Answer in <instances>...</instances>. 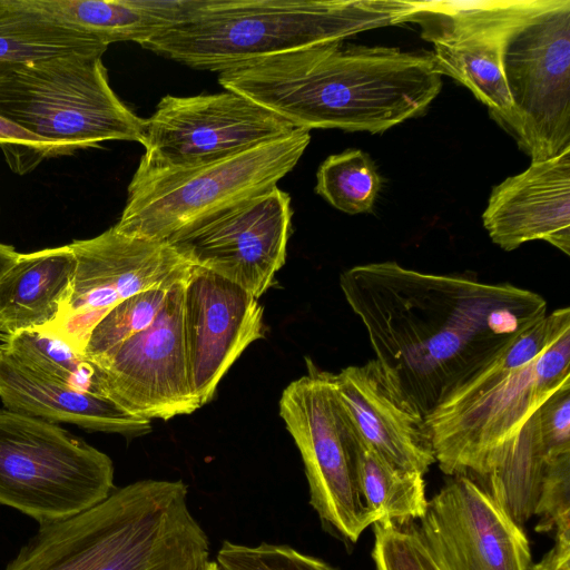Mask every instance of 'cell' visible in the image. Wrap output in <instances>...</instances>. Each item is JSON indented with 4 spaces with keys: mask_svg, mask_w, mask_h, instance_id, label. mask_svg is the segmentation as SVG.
Returning a JSON list of instances; mask_svg holds the SVG:
<instances>
[{
    "mask_svg": "<svg viewBox=\"0 0 570 570\" xmlns=\"http://www.w3.org/2000/svg\"><path fill=\"white\" fill-rule=\"evenodd\" d=\"M340 286L375 360L424 419L547 315L546 299L530 289L391 261L353 266Z\"/></svg>",
    "mask_w": 570,
    "mask_h": 570,
    "instance_id": "obj_1",
    "label": "cell"
},
{
    "mask_svg": "<svg viewBox=\"0 0 570 570\" xmlns=\"http://www.w3.org/2000/svg\"><path fill=\"white\" fill-rule=\"evenodd\" d=\"M218 82L294 128L379 134L422 115L442 75L431 53L334 41L254 60Z\"/></svg>",
    "mask_w": 570,
    "mask_h": 570,
    "instance_id": "obj_2",
    "label": "cell"
},
{
    "mask_svg": "<svg viewBox=\"0 0 570 570\" xmlns=\"http://www.w3.org/2000/svg\"><path fill=\"white\" fill-rule=\"evenodd\" d=\"M181 480H139L39 525L4 570H202L209 539Z\"/></svg>",
    "mask_w": 570,
    "mask_h": 570,
    "instance_id": "obj_3",
    "label": "cell"
},
{
    "mask_svg": "<svg viewBox=\"0 0 570 570\" xmlns=\"http://www.w3.org/2000/svg\"><path fill=\"white\" fill-rule=\"evenodd\" d=\"M570 381V308L521 334L428 416L435 462L448 475H483L527 421Z\"/></svg>",
    "mask_w": 570,
    "mask_h": 570,
    "instance_id": "obj_4",
    "label": "cell"
},
{
    "mask_svg": "<svg viewBox=\"0 0 570 570\" xmlns=\"http://www.w3.org/2000/svg\"><path fill=\"white\" fill-rule=\"evenodd\" d=\"M414 1L199 0L140 45L190 68L223 72L257 59L400 24Z\"/></svg>",
    "mask_w": 570,
    "mask_h": 570,
    "instance_id": "obj_5",
    "label": "cell"
},
{
    "mask_svg": "<svg viewBox=\"0 0 570 570\" xmlns=\"http://www.w3.org/2000/svg\"><path fill=\"white\" fill-rule=\"evenodd\" d=\"M308 130L193 167H137L118 223L119 233L166 242L174 234L275 186L298 163Z\"/></svg>",
    "mask_w": 570,
    "mask_h": 570,
    "instance_id": "obj_6",
    "label": "cell"
},
{
    "mask_svg": "<svg viewBox=\"0 0 570 570\" xmlns=\"http://www.w3.org/2000/svg\"><path fill=\"white\" fill-rule=\"evenodd\" d=\"M101 57L58 56L0 76V117L57 145L63 156L108 140L140 144L145 119L114 92Z\"/></svg>",
    "mask_w": 570,
    "mask_h": 570,
    "instance_id": "obj_7",
    "label": "cell"
},
{
    "mask_svg": "<svg viewBox=\"0 0 570 570\" xmlns=\"http://www.w3.org/2000/svg\"><path fill=\"white\" fill-rule=\"evenodd\" d=\"M115 489L106 453L52 422L0 409V504L41 525L89 509Z\"/></svg>",
    "mask_w": 570,
    "mask_h": 570,
    "instance_id": "obj_8",
    "label": "cell"
},
{
    "mask_svg": "<svg viewBox=\"0 0 570 570\" xmlns=\"http://www.w3.org/2000/svg\"><path fill=\"white\" fill-rule=\"evenodd\" d=\"M307 374L291 382L279 415L304 464L309 504L323 525L356 542L375 522L361 495L353 450V424L337 394L334 373L306 360Z\"/></svg>",
    "mask_w": 570,
    "mask_h": 570,
    "instance_id": "obj_9",
    "label": "cell"
},
{
    "mask_svg": "<svg viewBox=\"0 0 570 570\" xmlns=\"http://www.w3.org/2000/svg\"><path fill=\"white\" fill-rule=\"evenodd\" d=\"M503 73L512 101L507 129L531 161L570 147V0H559L504 43Z\"/></svg>",
    "mask_w": 570,
    "mask_h": 570,
    "instance_id": "obj_10",
    "label": "cell"
},
{
    "mask_svg": "<svg viewBox=\"0 0 570 570\" xmlns=\"http://www.w3.org/2000/svg\"><path fill=\"white\" fill-rule=\"evenodd\" d=\"M295 128L245 96L218 94L160 99L145 119L139 167L185 168L213 163L291 134Z\"/></svg>",
    "mask_w": 570,
    "mask_h": 570,
    "instance_id": "obj_11",
    "label": "cell"
},
{
    "mask_svg": "<svg viewBox=\"0 0 570 570\" xmlns=\"http://www.w3.org/2000/svg\"><path fill=\"white\" fill-rule=\"evenodd\" d=\"M68 245L76 258L71 291L45 330L81 354L90 332L112 307L139 292L183 281L191 267L167 242L127 236L114 226Z\"/></svg>",
    "mask_w": 570,
    "mask_h": 570,
    "instance_id": "obj_12",
    "label": "cell"
},
{
    "mask_svg": "<svg viewBox=\"0 0 570 570\" xmlns=\"http://www.w3.org/2000/svg\"><path fill=\"white\" fill-rule=\"evenodd\" d=\"M186 278V277H185ZM168 292L156 320L106 354L90 360L101 397L144 420H170L202 407L187 373L183 285Z\"/></svg>",
    "mask_w": 570,
    "mask_h": 570,
    "instance_id": "obj_13",
    "label": "cell"
},
{
    "mask_svg": "<svg viewBox=\"0 0 570 570\" xmlns=\"http://www.w3.org/2000/svg\"><path fill=\"white\" fill-rule=\"evenodd\" d=\"M291 197L277 186L174 234L166 242L187 263L259 298L286 259Z\"/></svg>",
    "mask_w": 570,
    "mask_h": 570,
    "instance_id": "obj_14",
    "label": "cell"
},
{
    "mask_svg": "<svg viewBox=\"0 0 570 570\" xmlns=\"http://www.w3.org/2000/svg\"><path fill=\"white\" fill-rule=\"evenodd\" d=\"M428 501L417 533L441 570H530L519 525L465 474L451 475Z\"/></svg>",
    "mask_w": 570,
    "mask_h": 570,
    "instance_id": "obj_15",
    "label": "cell"
},
{
    "mask_svg": "<svg viewBox=\"0 0 570 570\" xmlns=\"http://www.w3.org/2000/svg\"><path fill=\"white\" fill-rule=\"evenodd\" d=\"M263 315L245 288L191 265L183 285V335L189 383L202 406L239 355L264 337Z\"/></svg>",
    "mask_w": 570,
    "mask_h": 570,
    "instance_id": "obj_16",
    "label": "cell"
},
{
    "mask_svg": "<svg viewBox=\"0 0 570 570\" xmlns=\"http://www.w3.org/2000/svg\"><path fill=\"white\" fill-rule=\"evenodd\" d=\"M482 222L507 252L544 240L570 255V147L494 186Z\"/></svg>",
    "mask_w": 570,
    "mask_h": 570,
    "instance_id": "obj_17",
    "label": "cell"
},
{
    "mask_svg": "<svg viewBox=\"0 0 570 570\" xmlns=\"http://www.w3.org/2000/svg\"><path fill=\"white\" fill-rule=\"evenodd\" d=\"M338 397L358 436L396 466L424 475L435 462L420 415L374 358L334 374Z\"/></svg>",
    "mask_w": 570,
    "mask_h": 570,
    "instance_id": "obj_18",
    "label": "cell"
},
{
    "mask_svg": "<svg viewBox=\"0 0 570 570\" xmlns=\"http://www.w3.org/2000/svg\"><path fill=\"white\" fill-rule=\"evenodd\" d=\"M0 400L4 409L105 433L140 436L151 421L136 417L108 399L62 385L21 364L0 343Z\"/></svg>",
    "mask_w": 570,
    "mask_h": 570,
    "instance_id": "obj_19",
    "label": "cell"
},
{
    "mask_svg": "<svg viewBox=\"0 0 570 570\" xmlns=\"http://www.w3.org/2000/svg\"><path fill=\"white\" fill-rule=\"evenodd\" d=\"M76 258L69 245L19 254L0 277V333L50 326L67 302Z\"/></svg>",
    "mask_w": 570,
    "mask_h": 570,
    "instance_id": "obj_20",
    "label": "cell"
},
{
    "mask_svg": "<svg viewBox=\"0 0 570 570\" xmlns=\"http://www.w3.org/2000/svg\"><path fill=\"white\" fill-rule=\"evenodd\" d=\"M199 0H35L60 21L97 37L109 46L118 41L142 45L174 27Z\"/></svg>",
    "mask_w": 570,
    "mask_h": 570,
    "instance_id": "obj_21",
    "label": "cell"
},
{
    "mask_svg": "<svg viewBox=\"0 0 570 570\" xmlns=\"http://www.w3.org/2000/svg\"><path fill=\"white\" fill-rule=\"evenodd\" d=\"M559 0L414 1L401 23L421 27V37L433 45L476 39H509Z\"/></svg>",
    "mask_w": 570,
    "mask_h": 570,
    "instance_id": "obj_22",
    "label": "cell"
},
{
    "mask_svg": "<svg viewBox=\"0 0 570 570\" xmlns=\"http://www.w3.org/2000/svg\"><path fill=\"white\" fill-rule=\"evenodd\" d=\"M107 48L97 37L61 23L35 0H0V76L52 57L104 55Z\"/></svg>",
    "mask_w": 570,
    "mask_h": 570,
    "instance_id": "obj_23",
    "label": "cell"
},
{
    "mask_svg": "<svg viewBox=\"0 0 570 570\" xmlns=\"http://www.w3.org/2000/svg\"><path fill=\"white\" fill-rule=\"evenodd\" d=\"M553 459L543 449L534 412L490 469L483 475L471 479L522 528L534 514L544 476Z\"/></svg>",
    "mask_w": 570,
    "mask_h": 570,
    "instance_id": "obj_24",
    "label": "cell"
},
{
    "mask_svg": "<svg viewBox=\"0 0 570 570\" xmlns=\"http://www.w3.org/2000/svg\"><path fill=\"white\" fill-rule=\"evenodd\" d=\"M357 483L368 512L379 520L406 524L423 517L428 500L423 475L396 466L368 446L353 426Z\"/></svg>",
    "mask_w": 570,
    "mask_h": 570,
    "instance_id": "obj_25",
    "label": "cell"
},
{
    "mask_svg": "<svg viewBox=\"0 0 570 570\" xmlns=\"http://www.w3.org/2000/svg\"><path fill=\"white\" fill-rule=\"evenodd\" d=\"M507 40L494 38L434 45L431 53L438 71L469 88L505 130L512 116V101L502 67Z\"/></svg>",
    "mask_w": 570,
    "mask_h": 570,
    "instance_id": "obj_26",
    "label": "cell"
},
{
    "mask_svg": "<svg viewBox=\"0 0 570 570\" xmlns=\"http://www.w3.org/2000/svg\"><path fill=\"white\" fill-rule=\"evenodd\" d=\"M24 366L51 381L99 395L92 362L48 330H28L3 338Z\"/></svg>",
    "mask_w": 570,
    "mask_h": 570,
    "instance_id": "obj_27",
    "label": "cell"
},
{
    "mask_svg": "<svg viewBox=\"0 0 570 570\" xmlns=\"http://www.w3.org/2000/svg\"><path fill=\"white\" fill-rule=\"evenodd\" d=\"M316 178L315 191L350 215L372 212L381 188V177L373 160L360 149L327 157Z\"/></svg>",
    "mask_w": 570,
    "mask_h": 570,
    "instance_id": "obj_28",
    "label": "cell"
},
{
    "mask_svg": "<svg viewBox=\"0 0 570 570\" xmlns=\"http://www.w3.org/2000/svg\"><path fill=\"white\" fill-rule=\"evenodd\" d=\"M174 285L139 292L112 307L90 332L82 354L97 358L147 328L160 313Z\"/></svg>",
    "mask_w": 570,
    "mask_h": 570,
    "instance_id": "obj_29",
    "label": "cell"
},
{
    "mask_svg": "<svg viewBox=\"0 0 570 570\" xmlns=\"http://www.w3.org/2000/svg\"><path fill=\"white\" fill-rule=\"evenodd\" d=\"M374 524L372 558L376 570H441L420 538L416 525L390 520Z\"/></svg>",
    "mask_w": 570,
    "mask_h": 570,
    "instance_id": "obj_30",
    "label": "cell"
},
{
    "mask_svg": "<svg viewBox=\"0 0 570 570\" xmlns=\"http://www.w3.org/2000/svg\"><path fill=\"white\" fill-rule=\"evenodd\" d=\"M220 570H337L286 544L249 547L224 541L216 554Z\"/></svg>",
    "mask_w": 570,
    "mask_h": 570,
    "instance_id": "obj_31",
    "label": "cell"
},
{
    "mask_svg": "<svg viewBox=\"0 0 570 570\" xmlns=\"http://www.w3.org/2000/svg\"><path fill=\"white\" fill-rule=\"evenodd\" d=\"M0 148L10 169L24 175L50 157L63 156L60 147L0 117Z\"/></svg>",
    "mask_w": 570,
    "mask_h": 570,
    "instance_id": "obj_32",
    "label": "cell"
},
{
    "mask_svg": "<svg viewBox=\"0 0 570 570\" xmlns=\"http://www.w3.org/2000/svg\"><path fill=\"white\" fill-rule=\"evenodd\" d=\"M539 436L551 459L570 454V381L535 411Z\"/></svg>",
    "mask_w": 570,
    "mask_h": 570,
    "instance_id": "obj_33",
    "label": "cell"
},
{
    "mask_svg": "<svg viewBox=\"0 0 570 570\" xmlns=\"http://www.w3.org/2000/svg\"><path fill=\"white\" fill-rule=\"evenodd\" d=\"M534 514L541 515L537 531H548L570 517V454L554 458L548 468Z\"/></svg>",
    "mask_w": 570,
    "mask_h": 570,
    "instance_id": "obj_34",
    "label": "cell"
},
{
    "mask_svg": "<svg viewBox=\"0 0 570 570\" xmlns=\"http://www.w3.org/2000/svg\"><path fill=\"white\" fill-rule=\"evenodd\" d=\"M552 549L530 570H570V518L558 521Z\"/></svg>",
    "mask_w": 570,
    "mask_h": 570,
    "instance_id": "obj_35",
    "label": "cell"
},
{
    "mask_svg": "<svg viewBox=\"0 0 570 570\" xmlns=\"http://www.w3.org/2000/svg\"><path fill=\"white\" fill-rule=\"evenodd\" d=\"M19 253L13 247L0 243V277L13 264Z\"/></svg>",
    "mask_w": 570,
    "mask_h": 570,
    "instance_id": "obj_36",
    "label": "cell"
},
{
    "mask_svg": "<svg viewBox=\"0 0 570 570\" xmlns=\"http://www.w3.org/2000/svg\"><path fill=\"white\" fill-rule=\"evenodd\" d=\"M1 338H2V335H1V333H0V340H1Z\"/></svg>",
    "mask_w": 570,
    "mask_h": 570,
    "instance_id": "obj_37",
    "label": "cell"
}]
</instances>
